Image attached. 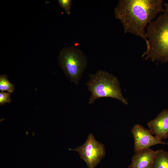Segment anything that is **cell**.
I'll return each instance as SVG.
<instances>
[{
  "label": "cell",
  "instance_id": "obj_4",
  "mask_svg": "<svg viewBox=\"0 0 168 168\" xmlns=\"http://www.w3.org/2000/svg\"><path fill=\"white\" fill-rule=\"evenodd\" d=\"M58 63L71 81L77 84L87 65L86 56L75 46L64 48L60 51Z\"/></svg>",
  "mask_w": 168,
  "mask_h": 168
},
{
  "label": "cell",
  "instance_id": "obj_8",
  "mask_svg": "<svg viewBox=\"0 0 168 168\" xmlns=\"http://www.w3.org/2000/svg\"><path fill=\"white\" fill-rule=\"evenodd\" d=\"M157 150L150 148L142 150L132 156L128 168H152Z\"/></svg>",
  "mask_w": 168,
  "mask_h": 168
},
{
  "label": "cell",
  "instance_id": "obj_10",
  "mask_svg": "<svg viewBox=\"0 0 168 168\" xmlns=\"http://www.w3.org/2000/svg\"><path fill=\"white\" fill-rule=\"evenodd\" d=\"M15 90L14 84L9 81L7 75L2 74L0 75V90L1 91H7L10 93Z\"/></svg>",
  "mask_w": 168,
  "mask_h": 168
},
{
  "label": "cell",
  "instance_id": "obj_13",
  "mask_svg": "<svg viewBox=\"0 0 168 168\" xmlns=\"http://www.w3.org/2000/svg\"><path fill=\"white\" fill-rule=\"evenodd\" d=\"M167 145H168V142H167Z\"/></svg>",
  "mask_w": 168,
  "mask_h": 168
},
{
  "label": "cell",
  "instance_id": "obj_6",
  "mask_svg": "<svg viewBox=\"0 0 168 168\" xmlns=\"http://www.w3.org/2000/svg\"><path fill=\"white\" fill-rule=\"evenodd\" d=\"M134 140L135 153L158 144L165 145L166 142L152 135L149 130L140 124L135 125L131 129Z\"/></svg>",
  "mask_w": 168,
  "mask_h": 168
},
{
  "label": "cell",
  "instance_id": "obj_7",
  "mask_svg": "<svg viewBox=\"0 0 168 168\" xmlns=\"http://www.w3.org/2000/svg\"><path fill=\"white\" fill-rule=\"evenodd\" d=\"M147 126L151 133L158 139L162 140L168 138V109H165L153 120Z\"/></svg>",
  "mask_w": 168,
  "mask_h": 168
},
{
  "label": "cell",
  "instance_id": "obj_2",
  "mask_svg": "<svg viewBox=\"0 0 168 168\" xmlns=\"http://www.w3.org/2000/svg\"><path fill=\"white\" fill-rule=\"evenodd\" d=\"M165 11L147 28L146 50L142 55L146 60L162 63L168 62V2L164 4Z\"/></svg>",
  "mask_w": 168,
  "mask_h": 168
},
{
  "label": "cell",
  "instance_id": "obj_11",
  "mask_svg": "<svg viewBox=\"0 0 168 168\" xmlns=\"http://www.w3.org/2000/svg\"><path fill=\"white\" fill-rule=\"evenodd\" d=\"M72 1L71 0H58L59 6L65 11L66 13L69 15L71 13V8Z\"/></svg>",
  "mask_w": 168,
  "mask_h": 168
},
{
  "label": "cell",
  "instance_id": "obj_5",
  "mask_svg": "<svg viewBox=\"0 0 168 168\" xmlns=\"http://www.w3.org/2000/svg\"><path fill=\"white\" fill-rule=\"evenodd\" d=\"M69 150L77 152L88 168H95L105 156L104 144L96 140L92 133L82 145Z\"/></svg>",
  "mask_w": 168,
  "mask_h": 168
},
{
  "label": "cell",
  "instance_id": "obj_12",
  "mask_svg": "<svg viewBox=\"0 0 168 168\" xmlns=\"http://www.w3.org/2000/svg\"><path fill=\"white\" fill-rule=\"evenodd\" d=\"M11 101V93L9 92L1 91L0 92V105H3L10 103Z\"/></svg>",
  "mask_w": 168,
  "mask_h": 168
},
{
  "label": "cell",
  "instance_id": "obj_1",
  "mask_svg": "<svg viewBox=\"0 0 168 168\" xmlns=\"http://www.w3.org/2000/svg\"><path fill=\"white\" fill-rule=\"evenodd\" d=\"M162 0H120L114 9L115 17L122 23L125 33L140 37L147 44L145 30L161 12H164Z\"/></svg>",
  "mask_w": 168,
  "mask_h": 168
},
{
  "label": "cell",
  "instance_id": "obj_9",
  "mask_svg": "<svg viewBox=\"0 0 168 168\" xmlns=\"http://www.w3.org/2000/svg\"><path fill=\"white\" fill-rule=\"evenodd\" d=\"M152 168H168V152L163 150H157Z\"/></svg>",
  "mask_w": 168,
  "mask_h": 168
},
{
  "label": "cell",
  "instance_id": "obj_3",
  "mask_svg": "<svg viewBox=\"0 0 168 168\" xmlns=\"http://www.w3.org/2000/svg\"><path fill=\"white\" fill-rule=\"evenodd\" d=\"M90 79L86 85L91 93L89 104H93L97 99L110 97L118 100L127 105V99L122 95L119 82L113 74L103 70L89 74Z\"/></svg>",
  "mask_w": 168,
  "mask_h": 168
}]
</instances>
